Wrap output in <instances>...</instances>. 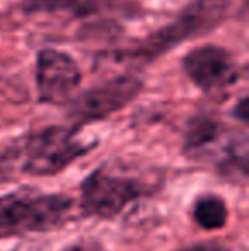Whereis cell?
I'll use <instances>...</instances> for the list:
<instances>
[{
  "instance_id": "cell-13",
  "label": "cell",
  "mask_w": 249,
  "mask_h": 251,
  "mask_svg": "<svg viewBox=\"0 0 249 251\" xmlns=\"http://www.w3.org/2000/svg\"><path fill=\"white\" fill-rule=\"evenodd\" d=\"M232 116L239 123H243V126L248 125L249 118V108H248V96H243L239 101L236 102V106L232 108Z\"/></svg>"
},
{
  "instance_id": "cell-5",
  "label": "cell",
  "mask_w": 249,
  "mask_h": 251,
  "mask_svg": "<svg viewBox=\"0 0 249 251\" xmlns=\"http://www.w3.org/2000/svg\"><path fill=\"white\" fill-rule=\"evenodd\" d=\"M149 192L150 185L145 179L118 171L113 166H101L84 178L79 207L86 217L111 221Z\"/></svg>"
},
{
  "instance_id": "cell-9",
  "label": "cell",
  "mask_w": 249,
  "mask_h": 251,
  "mask_svg": "<svg viewBox=\"0 0 249 251\" xmlns=\"http://www.w3.org/2000/svg\"><path fill=\"white\" fill-rule=\"evenodd\" d=\"M19 10L27 16L67 14L73 19H138L143 14L133 0H19Z\"/></svg>"
},
{
  "instance_id": "cell-4",
  "label": "cell",
  "mask_w": 249,
  "mask_h": 251,
  "mask_svg": "<svg viewBox=\"0 0 249 251\" xmlns=\"http://www.w3.org/2000/svg\"><path fill=\"white\" fill-rule=\"evenodd\" d=\"M97 146L72 125H50L24 137L16 151L19 169L29 176H57Z\"/></svg>"
},
{
  "instance_id": "cell-8",
  "label": "cell",
  "mask_w": 249,
  "mask_h": 251,
  "mask_svg": "<svg viewBox=\"0 0 249 251\" xmlns=\"http://www.w3.org/2000/svg\"><path fill=\"white\" fill-rule=\"evenodd\" d=\"M84 74L68 51L41 48L34 62V82L41 104L65 106L80 89Z\"/></svg>"
},
{
  "instance_id": "cell-1",
  "label": "cell",
  "mask_w": 249,
  "mask_h": 251,
  "mask_svg": "<svg viewBox=\"0 0 249 251\" xmlns=\"http://www.w3.org/2000/svg\"><path fill=\"white\" fill-rule=\"evenodd\" d=\"M232 9L234 0H189L167 24L128 47L103 53V56L125 65H150L180 45L213 33L229 19Z\"/></svg>"
},
{
  "instance_id": "cell-2",
  "label": "cell",
  "mask_w": 249,
  "mask_h": 251,
  "mask_svg": "<svg viewBox=\"0 0 249 251\" xmlns=\"http://www.w3.org/2000/svg\"><path fill=\"white\" fill-rule=\"evenodd\" d=\"M183 154L191 161L212 162L217 171L232 181L248 178V135L232 130L210 113H196L188 120Z\"/></svg>"
},
{
  "instance_id": "cell-12",
  "label": "cell",
  "mask_w": 249,
  "mask_h": 251,
  "mask_svg": "<svg viewBox=\"0 0 249 251\" xmlns=\"http://www.w3.org/2000/svg\"><path fill=\"white\" fill-rule=\"evenodd\" d=\"M180 251H230V250L219 241H203V243L189 245V246H186V248H183Z\"/></svg>"
},
{
  "instance_id": "cell-7",
  "label": "cell",
  "mask_w": 249,
  "mask_h": 251,
  "mask_svg": "<svg viewBox=\"0 0 249 251\" xmlns=\"http://www.w3.org/2000/svg\"><path fill=\"white\" fill-rule=\"evenodd\" d=\"M181 69L189 82L210 100L222 101L239 82L241 67L236 55L220 45H200L186 51Z\"/></svg>"
},
{
  "instance_id": "cell-11",
  "label": "cell",
  "mask_w": 249,
  "mask_h": 251,
  "mask_svg": "<svg viewBox=\"0 0 249 251\" xmlns=\"http://www.w3.org/2000/svg\"><path fill=\"white\" fill-rule=\"evenodd\" d=\"M14 159H16V151L3 149L0 146V183H5L10 179V168H12Z\"/></svg>"
},
{
  "instance_id": "cell-10",
  "label": "cell",
  "mask_w": 249,
  "mask_h": 251,
  "mask_svg": "<svg viewBox=\"0 0 249 251\" xmlns=\"http://www.w3.org/2000/svg\"><path fill=\"white\" fill-rule=\"evenodd\" d=\"M191 219L198 227L205 231L222 229L229 222V207L222 197L215 193H205L196 197L191 207Z\"/></svg>"
},
{
  "instance_id": "cell-3",
  "label": "cell",
  "mask_w": 249,
  "mask_h": 251,
  "mask_svg": "<svg viewBox=\"0 0 249 251\" xmlns=\"http://www.w3.org/2000/svg\"><path fill=\"white\" fill-rule=\"evenodd\" d=\"M73 200L36 188L14 190L0 197V241L14 236L53 231L72 219Z\"/></svg>"
},
{
  "instance_id": "cell-6",
  "label": "cell",
  "mask_w": 249,
  "mask_h": 251,
  "mask_svg": "<svg viewBox=\"0 0 249 251\" xmlns=\"http://www.w3.org/2000/svg\"><path fill=\"white\" fill-rule=\"evenodd\" d=\"M145 87V80L136 72L118 74L96 86L79 91L67 102V118L70 125L82 130L91 123L103 122L132 104Z\"/></svg>"
}]
</instances>
